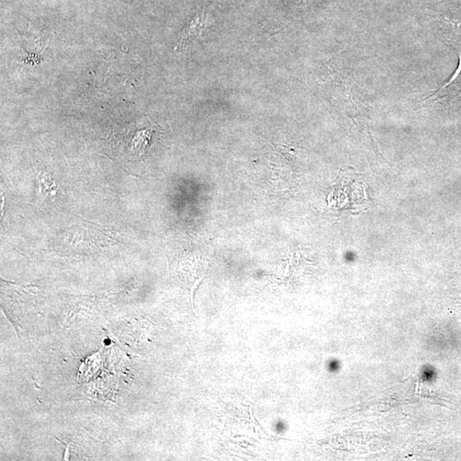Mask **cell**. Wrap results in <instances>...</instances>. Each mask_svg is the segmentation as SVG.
<instances>
[{"mask_svg": "<svg viewBox=\"0 0 461 461\" xmlns=\"http://www.w3.org/2000/svg\"><path fill=\"white\" fill-rule=\"evenodd\" d=\"M434 376V371L431 369H426V370L423 372V380L431 381Z\"/></svg>", "mask_w": 461, "mask_h": 461, "instance_id": "6da1fadb", "label": "cell"}]
</instances>
